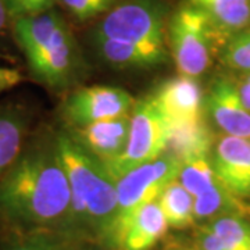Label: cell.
<instances>
[{"label": "cell", "mask_w": 250, "mask_h": 250, "mask_svg": "<svg viewBox=\"0 0 250 250\" xmlns=\"http://www.w3.org/2000/svg\"><path fill=\"white\" fill-rule=\"evenodd\" d=\"M71 232V190L56 132L29 135L16 163L0 178V232ZM74 235V233H72Z\"/></svg>", "instance_id": "6da1fadb"}, {"label": "cell", "mask_w": 250, "mask_h": 250, "mask_svg": "<svg viewBox=\"0 0 250 250\" xmlns=\"http://www.w3.org/2000/svg\"><path fill=\"white\" fill-rule=\"evenodd\" d=\"M56 141L71 190V232L106 249L118 208L116 179L65 129Z\"/></svg>", "instance_id": "7a4b0ae2"}, {"label": "cell", "mask_w": 250, "mask_h": 250, "mask_svg": "<svg viewBox=\"0 0 250 250\" xmlns=\"http://www.w3.org/2000/svg\"><path fill=\"white\" fill-rule=\"evenodd\" d=\"M11 39L39 85L59 92L71 83L80 64L78 49L67 22L56 10L13 20Z\"/></svg>", "instance_id": "3957f363"}, {"label": "cell", "mask_w": 250, "mask_h": 250, "mask_svg": "<svg viewBox=\"0 0 250 250\" xmlns=\"http://www.w3.org/2000/svg\"><path fill=\"white\" fill-rule=\"evenodd\" d=\"M93 38H104L167 57L166 13L156 0H128L108 10Z\"/></svg>", "instance_id": "277c9868"}, {"label": "cell", "mask_w": 250, "mask_h": 250, "mask_svg": "<svg viewBox=\"0 0 250 250\" xmlns=\"http://www.w3.org/2000/svg\"><path fill=\"white\" fill-rule=\"evenodd\" d=\"M221 36L202 11L184 4L170 18L168 45L181 75L197 78L211 65Z\"/></svg>", "instance_id": "5b68a950"}, {"label": "cell", "mask_w": 250, "mask_h": 250, "mask_svg": "<svg viewBox=\"0 0 250 250\" xmlns=\"http://www.w3.org/2000/svg\"><path fill=\"white\" fill-rule=\"evenodd\" d=\"M168 136L170 123L161 114L152 96L135 102L125 150L104 168L117 181L128 171L163 156L167 150Z\"/></svg>", "instance_id": "8992f818"}, {"label": "cell", "mask_w": 250, "mask_h": 250, "mask_svg": "<svg viewBox=\"0 0 250 250\" xmlns=\"http://www.w3.org/2000/svg\"><path fill=\"white\" fill-rule=\"evenodd\" d=\"M181 166L182 161L168 153H164L159 159L128 171L117 179L118 208L114 227L138 207L157 200L167 185L178 178Z\"/></svg>", "instance_id": "52a82bcc"}, {"label": "cell", "mask_w": 250, "mask_h": 250, "mask_svg": "<svg viewBox=\"0 0 250 250\" xmlns=\"http://www.w3.org/2000/svg\"><path fill=\"white\" fill-rule=\"evenodd\" d=\"M134 104V99L126 90L96 85L72 90L62 102V111L70 126H83L126 116Z\"/></svg>", "instance_id": "ba28073f"}, {"label": "cell", "mask_w": 250, "mask_h": 250, "mask_svg": "<svg viewBox=\"0 0 250 250\" xmlns=\"http://www.w3.org/2000/svg\"><path fill=\"white\" fill-rule=\"evenodd\" d=\"M168 228L159 202H149L117 224L106 250H152Z\"/></svg>", "instance_id": "9c48e42d"}, {"label": "cell", "mask_w": 250, "mask_h": 250, "mask_svg": "<svg viewBox=\"0 0 250 250\" xmlns=\"http://www.w3.org/2000/svg\"><path fill=\"white\" fill-rule=\"evenodd\" d=\"M129 125L131 113L83 126H70L65 131L80 146L107 167L125 150Z\"/></svg>", "instance_id": "30bf717a"}, {"label": "cell", "mask_w": 250, "mask_h": 250, "mask_svg": "<svg viewBox=\"0 0 250 250\" xmlns=\"http://www.w3.org/2000/svg\"><path fill=\"white\" fill-rule=\"evenodd\" d=\"M210 160L218 181L231 193L250 196V139L225 135L214 143Z\"/></svg>", "instance_id": "8fae6325"}, {"label": "cell", "mask_w": 250, "mask_h": 250, "mask_svg": "<svg viewBox=\"0 0 250 250\" xmlns=\"http://www.w3.org/2000/svg\"><path fill=\"white\" fill-rule=\"evenodd\" d=\"M205 108L224 134L250 139V111L243 106L235 82L215 78L206 95Z\"/></svg>", "instance_id": "7c38bea8"}, {"label": "cell", "mask_w": 250, "mask_h": 250, "mask_svg": "<svg viewBox=\"0 0 250 250\" xmlns=\"http://www.w3.org/2000/svg\"><path fill=\"white\" fill-rule=\"evenodd\" d=\"M152 98L170 124L203 120L205 96L196 78L179 74L166 81Z\"/></svg>", "instance_id": "4fadbf2b"}, {"label": "cell", "mask_w": 250, "mask_h": 250, "mask_svg": "<svg viewBox=\"0 0 250 250\" xmlns=\"http://www.w3.org/2000/svg\"><path fill=\"white\" fill-rule=\"evenodd\" d=\"M31 135V116L17 103L0 107V178L10 170Z\"/></svg>", "instance_id": "5bb4252c"}, {"label": "cell", "mask_w": 250, "mask_h": 250, "mask_svg": "<svg viewBox=\"0 0 250 250\" xmlns=\"http://www.w3.org/2000/svg\"><path fill=\"white\" fill-rule=\"evenodd\" d=\"M205 14L221 39L250 28V0H185ZM225 43V42H224Z\"/></svg>", "instance_id": "9a60e30c"}, {"label": "cell", "mask_w": 250, "mask_h": 250, "mask_svg": "<svg viewBox=\"0 0 250 250\" xmlns=\"http://www.w3.org/2000/svg\"><path fill=\"white\" fill-rule=\"evenodd\" d=\"M88 243L60 229L0 232V250H83Z\"/></svg>", "instance_id": "2e32d148"}, {"label": "cell", "mask_w": 250, "mask_h": 250, "mask_svg": "<svg viewBox=\"0 0 250 250\" xmlns=\"http://www.w3.org/2000/svg\"><path fill=\"white\" fill-rule=\"evenodd\" d=\"M213 134L203 120L170 124V136L166 153L185 161L193 157L210 156L213 152Z\"/></svg>", "instance_id": "e0dca14e"}, {"label": "cell", "mask_w": 250, "mask_h": 250, "mask_svg": "<svg viewBox=\"0 0 250 250\" xmlns=\"http://www.w3.org/2000/svg\"><path fill=\"white\" fill-rule=\"evenodd\" d=\"M99 54L111 65L120 68H149L167 62V57L126 42L93 38Z\"/></svg>", "instance_id": "ac0fdd59"}, {"label": "cell", "mask_w": 250, "mask_h": 250, "mask_svg": "<svg viewBox=\"0 0 250 250\" xmlns=\"http://www.w3.org/2000/svg\"><path fill=\"white\" fill-rule=\"evenodd\" d=\"M157 202L170 228L185 229L196 223L193 210L195 197L177 179L167 185Z\"/></svg>", "instance_id": "d6986e66"}, {"label": "cell", "mask_w": 250, "mask_h": 250, "mask_svg": "<svg viewBox=\"0 0 250 250\" xmlns=\"http://www.w3.org/2000/svg\"><path fill=\"white\" fill-rule=\"evenodd\" d=\"M195 221H211L217 217L229 214H243L245 206L241 197L231 193L218 181L215 185L195 197Z\"/></svg>", "instance_id": "ffe728a7"}, {"label": "cell", "mask_w": 250, "mask_h": 250, "mask_svg": "<svg viewBox=\"0 0 250 250\" xmlns=\"http://www.w3.org/2000/svg\"><path fill=\"white\" fill-rule=\"evenodd\" d=\"M177 181L192 196L196 197L215 185L218 178L215 175L210 156H200L182 161Z\"/></svg>", "instance_id": "44dd1931"}, {"label": "cell", "mask_w": 250, "mask_h": 250, "mask_svg": "<svg viewBox=\"0 0 250 250\" xmlns=\"http://www.w3.org/2000/svg\"><path fill=\"white\" fill-rule=\"evenodd\" d=\"M233 250H250V224L239 214L217 217L203 224Z\"/></svg>", "instance_id": "7402d4cb"}, {"label": "cell", "mask_w": 250, "mask_h": 250, "mask_svg": "<svg viewBox=\"0 0 250 250\" xmlns=\"http://www.w3.org/2000/svg\"><path fill=\"white\" fill-rule=\"evenodd\" d=\"M221 60L231 70L250 74V28L225 41Z\"/></svg>", "instance_id": "603a6c76"}, {"label": "cell", "mask_w": 250, "mask_h": 250, "mask_svg": "<svg viewBox=\"0 0 250 250\" xmlns=\"http://www.w3.org/2000/svg\"><path fill=\"white\" fill-rule=\"evenodd\" d=\"M62 7L81 21L96 17L113 9L116 0H59Z\"/></svg>", "instance_id": "cb8c5ba5"}, {"label": "cell", "mask_w": 250, "mask_h": 250, "mask_svg": "<svg viewBox=\"0 0 250 250\" xmlns=\"http://www.w3.org/2000/svg\"><path fill=\"white\" fill-rule=\"evenodd\" d=\"M59 0H3L10 20L31 17L47 10L53 9L54 3Z\"/></svg>", "instance_id": "d4e9b609"}, {"label": "cell", "mask_w": 250, "mask_h": 250, "mask_svg": "<svg viewBox=\"0 0 250 250\" xmlns=\"http://www.w3.org/2000/svg\"><path fill=\"white\" fill-rule=\"evenodd\" d=\"M196 248L199 250H233L227 242L205 225L197 229Z\"/></svg>", "instance_id": "484cf974"}, {"label": "cell", "mask_w": 250, "mask_h": 250, "mask_svg": "<svg viewBox=\"0 0 250 250\" xmlns=\"http://www.w3.org/2000/svg\"><path fill=\"white\" fill-rule=\"evenodd\" d=\"M24 80L22 74L17 68L0 65V95L3 92L16 88Z\"/></svg>", "instance_id": "4316f807"}, {"label": "cell", "mask_w": 250, "mask_h": 250, "mask_svg": "<svg viewBox=\"0 0 250 250\" xmlns=\"http://www.w3.org/2000/svg\"><path fill=\"white\" fill-rule=\"evenodd\" d=\"M7 35L11 36V20L3 4V0H0V39H4Z\"/></svg>", "instance_id": "83f0119b"}, {"label": "cell", "mask_w": 250, "mask_h": 250, "mask_svg": "<svg viewBox=\"0 0 250 250\" xmlns=\"http://www.w3.org/2000/svg\"><path fill=\"white\" fill-rule=\"evenodd\" d=\"M236 88H238V93L241 96L243 106L250 111V83L245 80H241L236 83Z\"/></svg>", "instance_id": "f1b7e54d"}, {"label": "cell", "mask_w": 250, "mask_h": 250, "mask_svg": "<svg viewBox=\"0 0 250 250\" xmlns=\"http://www.w3.org/2000/svg\"><path fill=\"white\" fill-rule=\"evenodd\" d=\"M83 250H106V249H104V248H102V246H99V245H96V243H88Z\"/></svg>", "instance_id": "f546056e"}, {"label": "cell", "mask_w": 250, "mask_h": 250, "mask_svg": "<svg viewBox=\"0 0 250 250\" xmlns=\"http://www.w3.org/2000/svg\"><path fill=\"white\" fill-rule=\"evenodd\" d=\"M168 250H199L195 246V248H187V246H175V248H171V249Z\"/></svg>", "instance_id": "4dcf8cb0"}]
</instances>
